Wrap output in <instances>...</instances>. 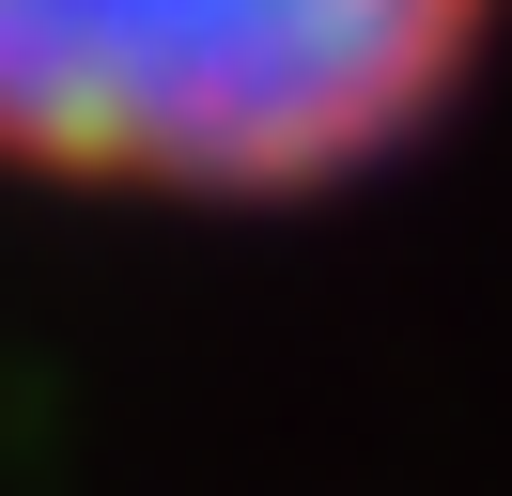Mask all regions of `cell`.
Returning <instances> with one entry per match:
<instances>
[{
  "instance_id": "6da1fadb",
  "label": "cell",
  "mask_w": 512,
  "mask_h": 496,
  "mask_svg": "<svg viewBox=\"0 0 512 496\" xmlns=\"http://www.w3.org/2000/svg\"><path fill=\"white\" fill-rule=\"evenodd\" d=\"M497 0H0V155L171 202H280L388 155Z\"/></svg>"
}]
</instances>
